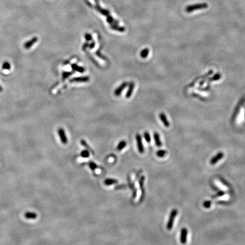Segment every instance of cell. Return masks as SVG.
Instances as JSON below:
<instances>
[{"instance_id": "ffe728a7", "label": "cell", "mask_w": 245, "mask_h": 245, "mask_svg": "<svg viewBox=\"0 0 245 245\" xmlns=\"http://www.w3.org/2000/svg\"><path fill=\"white\" fill-rule=\"evenodd\" d=\"M117 182H118L117 180L114 179H107L104 180V183L106 186H110L113 184L117 183Z\"/></svg>"}, {"instance_id": "8fae6325", "label": "cell", "mask_w": 245, "mask_h": 245, "mask_svg": "<svg viewBox=\"0 0 245 245\" xmlns=\"http://www.w3.org/2000/svg\"><path fill=\"white\" fill-rule=\"evenodd\" d=\"M145 177L144 176H141L140 177V179L139 180V186H140V188L141 190V192H142V197L140 198V200L141 199V201L143 200V199L144 198V195H145V190H144V180H145Z\"/></svg>"}, {"instance_id": "9c48e42d", "label": "cell", "mask_w": 245, "mask_h": 245, "mask_svg": "<svg viewBox=\"0 0 245 245\" xmlns=\"http://www.w3.org/2000/svg\"><path fill=\"white\" fill-rule=\"evenodd\" d=\"M90 80L89 76H82L78 77H74L70 80V83H81V82H87Z\"/></svg>"}, {"instance_id": "7402d4cb", "label": "cell", "mask_w": 245, "mask_h": 245, "mask_svg": "<svg viewBox=\"0 0 245 245\" xmlns=\"http://www.w3.org/2000/svg\"><path fill=\"white\" fill-rule=\"evenodd\" d=\"M26 217L29 219H35L37 217V214L35 213L28 212L26 213Z\"/></svg>"}, {"instance_id": "30bf717a", "label": "cell", "mask_w": 245, "mask_h": 245, "mask_svg": "<svg viewBox=\"0 0 245 245\" xmlns=\"http://www.w3.org/2000/svg\"><path fill=\"white\" fill-rule=\"evenodd\" d=\"M38 40V38L36 36L33 37L32 39H31L30 40L26 42L24 44V48L25 49H29L31 48L34 44H35Z\"/></svg>"}, {"instance_id": "52a82bcc", "label": "cell", "mask_w": 245, "mask_h": 245, "mask_svg": "<svg viewBox=\"0 0 245 245\" xmlns=\"http://www.w3.org/2000/svg\"><path fill=\"white\" fill-rule=\"evenodd\" d=\"M128 85V83L127 82H123L118 87H117L114 91V94L115 96L119 97L120 96L123 91L125 89V88Z\"/></svg>"}, {"instance_id": "f1b7e54d", "label": "cell", "mask_w": 245, "mask_h": 245, "mask_svg": "<svg viewBox=\"0 0 245 245\" xmlns=\"http://www.w3.org/2000/svg\"><path fill=\"white\" fill-rule=\"evenodd\" d=\"M89 166L91 170H92L93 171L95 170L96 169H97L98 168V166L96 163H94V162H90L89 163Z\"/></svg>"}, {"instance_id": "8992f818", "label": "cell", "mask_w": 245, "mask_h": 245, "mask_svg": "<svg viewBox=\"0 0 245 245\" xmlns=\"http://www.w3.org/2000/svg\"><path fill=\"white\" fill-rule=\"evenodd\" d=\"M57 133H58V134L60 137V139L61 143L64 144H66L68 143V139H67V137H66V135L65 130L62 128H60L57 130Z\"/></svg>"}, {"instance_id": "484cf974", "label": "cell", "mask_w": 245, "mask_h": 245, "mask_svg": "<svg viewBox=\"0 0 245 245\" xmlns=\"http://www.w3.org/2000/svg\"><path fill=\"white\" fill-rule=\"evenodd\" d=\"M225 194V192L223 191H219L218 192H217V194H216L215 195H213L212 196V198L213 199H215V198H217V197H220L221 196H223Z\"/></svg>"}, {"instance_id": "277c9868", "label": "cell", "mask_w": 245, "mask_h": 245, "mask_svg": "<svg viewBox=\"0 0 245 245\" xmlns=\"http://www.w3.org/2000/svg\"><path fill=\"white\" fill-rule=\"evenodd\" d=\"M136 140L137 142V148L139 153H143L144 152V147L143 146V140H142V137L140 134H137L136 135Z\"/></svg>"}, {"instance_id": "9a60e30c", "label": "cell", "mask_w": 245, "mask_h": 245, "mask_svg": "<svg viewBox=\"0 0 245 245\" xmlns=\"http://www.w3.org/2000/svg\"><path fill=\"white\" fill-rule=\"evenodd\" d=\"M111 29L112 30H114L115 31H119L120 33H123L125 31L126 29L124 27L119 26L118 25H111Z\"/></svg>"}, {"instance_id": "e0dca14e", "label": "cell", "mask_w": 245, "mask_h": 245, "mask_svg": "<svg viewBox=\"0 0 245 245\" xmlns=\"http://www.w3.org/2000/svg\"><path fill=\"white\" fill-rule=\"evenodd\" d=\"M80 143L82 145H83L84 147H86V149H87V150H88L89 151H90V152H91L93 154H94V152L93 151V149L91 148V147H89V145L87 144V143L84 140H81V141H80Z\"/></svg>"}, {"instance_id": "e575fe53", "label": "cell", "mask_w": 245, "mask_h": 245, "mask_svg": "<svg viewBox=\"0 0 245 245\" xmlns=\"http://www.w3.org/2000/svg\"><path fill=\"white\" fill-rule=\"evenodd\" d=\"M3 91V88H2V87L1 86V85H0V92H2Z\"/></svg>"}, {"instance_id": "7c38bea8", "label": "cell", "mask_w": 245, "mask_h": 245, "mask_svg": "<svg viewBox=\"0 0 245 245\" xmlns=\"http://www.w3.org/2000/svg\"><path fill=\"white\" fill-rule=\"evenodd\" d=\"M134 88V83L133 82H131L128 84V88L127 91L126 93V98H130L131 97L132 94H133Z\"/></svg>"}, {"instance_id": "3957f363", "label": "cell", "mask_w": 245, "mask_h": 245, "mask_svg": "<svg viewBox=\"0 0 245 245\" xmlns=\"http://www.w3.org/2000/svg\"><path fill=\"white\" fill-rule=\"evenodd\" d=\"M187 235H188V230L186 228H183L181 229L180 235V243L183 245H185L187 242Z\"/></svg>"}, {"instance_id": "44dd1931", "label": "cell", "mask_w": 245, "mask_h": 245, "mask_svg": "<svg viewBox=\"0 0 245 245\" xmlns=\"http://www.w3.org/2000/svg\"><path fill=\"white\" fill-rule=\"evenodd\" d=\"M167 153V151L165 150H160L157 151L156 154H157V157L162 158V157H164L166 155Z\"/></svg>"}, {"instance_id": "5bb4252c", "label": "cell", "mask_w": 245, "mask_h": 245, "mask_svg": "<svg viewBox=\"0 0 245 245\" xmlns=\"http://www.w3.org/2000/svg\"><path fill=\"white\" fill-rule=\"evenodd\" d=\"M159 116H160V118L161 121L162 122L163 125L166 127H169L170 126V123H169V121H168V120L167 119V117H166L165 114L163 113H160Z\"/></svg>"}, {"instance_id": "83f0119b", "label": "cell", "mask_w": 245, "mask_h": 245, "mask_svg": "<svg viewBox=\"0 0 245 245\" xmlns=\"http://www.w3.org/2000/svg\"><path fill=\"white\" fill-rule=\"evenodd\" d=\"M73 72H64L63 73L62 76H63V80H66V78H68L69 77H70L72 74Z\"/></svg>"}, {"instance_id": "f546056e", "label": "cell", "mask_w": 245, "mask_h": 245, "mask_svg": "<svg viewBox=\"0 0 245 245\" xmlns=\"http://www.w3.org/2000/svg\"><path fill=\"white\" fill-rule=\"evenodd\" d=\"M85 39H86V41L89 42V41H91L93 40V38H92V35L90 33H86L85 34Z\"/></svg>"}, {"instance_id": "836d02e7", "label": "cell", "mask_w": 245, "mask_h": 245, "mask_svg": "<svg viewBox=\"0 0 245 245\" xmlns=\"http://www.w3.org/2000/svg\"><path fill=\"white\" fill-rule=\"evenodd\" d=\"M95 46H96V43H95V42L93 41V42H91V43H90V44H89V48H90V49H93V48H94V47H95Z\"/></svg>"}, {"instance_id": "d6986e66", "label": "cell", "mask_w": 245, "mask_h": 245, "mask_svg": "<svg viewBox=\"0 0 245 245\" xmlns=\"http://www.w3.org/2000/svg\"><path fill=\"white\" fill-rule=\"evenodd\" d=\"M127 145V143L125 140H121L118 144L117 147V149L119 151L121 150L122 149H123L124 147H126Z\"/></svg>"}, {"instance_id": "6da1fadb", "label": "cell", "mask_w": 245, "mask_h": 245, "mask_svg": "<svg viewBox=\"0 0 245 245\" xmlns=\"http://www.w3.org/2000/svg\"><path fill=\"white\" fill-rule=\"evenodd\" d=\"M208 8V5L207 3H200L188 5L186 8V12L188 13L193 12L194 11L205 9Z\"/></svg>"}, {"instance_id": "d4e9b609", "label": "cell", "mask_w": 245, "mask_h": 245, "mask_svg": "<svg viewBox=\"0 0 245 245\" xmlns=\"http://www.w3.org/2000/svg\"><path fill=\"white\" fill-rule=\"evenodd\" d=\"M144 139H145V140H146V141L147 142V143H150V141H151V137H150V135L149 133L147 131H146V132H145L144 133Z\"/></svg>"}, {"instance_id": "ac0fdd59", "label": "cell", "mask_w": 245, "mask_h": 245, "mask_svg": "<svg viewBox=\"0 0 245 245\" xmlns=\"http://www.w3.org/2000/svg\"><path fill=\"white\" fill-rule=\"evenodd\" d=\"M149 49L147 48H144L143 49L141 52H140V56L143 58V59H145L147 58L149 55Z\"/></svg>"}, {"instance_id": "1f68e13d", "label": "cell", "mask_w": 245, "mask_h": 245, "mask_svg": "<svg viewBox=\"0 0 245 245\" xmlns=\"http://www.w3.org/2000/svg\"><path fill=\"white\" fill-rule=\"evenodd\" d=\"M96 55H97V56H98L99 57H100V59H102V60H106V57H105V56H104L103 55H102V54L99 52V51H97L96 52Z\"/></svg>"}, {"instance_id": "4316f807", "label": "cell", "mask_w": 245, "mask_h": 245, "mask_svg": "<svg viewBox=\"0 0 245 245\" xmlns=\"http://www.w3.org/2000/svg\"><path fill=\"white\" fill-rule=\"evenodd\" d=\"M212 205V201L211 200H207L203 202V206L205 208H209Z\"/></svg>"}, {"instance_id": "4fadbf2b", "label": "cell", "mask_w": 245, "mask_h": 245, "mask_svg": "<svg viewBox=\"0 0 245 245\" xmlns=\"http://www.w3.org/2000/svg\"><path fill=\"white\" fill-rule=\"evenodd\" d=\"M153 137L156 146L157 147H161L162 146V143L161 141L160 134L157 132H154L153 133Z\"/></svg>"}, {"instance_id": "603a6c76", "label": "cell", "mask_w": 245, "mask_h": 245, "mask_svg": "<svg viewBox=\"0 0 245 245\" xmlns=\"http://www.w3.org/2000/svg\"><path fill=\"white\" fill-rule=\"evenodd\" d=\"M81 156L83 158H88L90 156V153L89 151L88 150H84L83 151H82L80 154Z\"/></svg>"}, {"instance_id": "cb8c5ba5", "label": "cell", "mask_w": 245, "mask_h": 245, "mask_svg": "<svg viewBox=\"0 0 245 245\" xmlns=\"http://www.w3.org/2000/svg\"><path fill=\"white\" fill-rule=\"evenodd\" d=\"M2 68L3 70H10L11 68L10 64L8 61H5L2 64Z\"/></svg>"}, {"instance_id": "d6a6232c", "label": "cell", "mask_w": 245, "mask_h": 245, "mask_svg": "<svg viewBox=\"0 0 245 245\" xmlns=\"http://www.w3.org/2000/svg\"><path fill=\"white\" fill-rule=\"evenodd\" d=\"M89 43H88V42H86L85 43H84L83 45L82 46V51H85L87 48H89Z\"/></svg>"}, {"instance_id": "7a4b0ae2", "label": "cell", "mask_w": 245, "mask_h": 245, "mask_svg": "<svg viewBox=\"0 0 245 245\" xmlns=\"http://www.w3.org/2000/svg\"><path fill=\"white\" fill-rule=\"evenodd\" d=\"M178 211L177 209H173L171 211L169 220H168L167 225H166V228L168 230H170L173 228L174 221H175L176 216L178 215Z\"/></svg>"}, {"instance_id": "2e32d148", "label": "cell", "mask_w": 245, "mask_h": 245, "mask_svg": "<svg viewBox=\"0 0 245 245\" xmlns=\"http://www.w3.org/2000/svg\"><path fill=\"white\" fill-rule=\"evenodd\" d=\"M71 66H72V69L73 70L76 71V72H80L81 73H83L85 71V69L83 67L77 66L76 64H72Z\"/></svg>"}, {"instance_id": "4dcf8cb0", "label": "cell", "mask_w": 245, "mask_h": 245, "mask_svg": "<svg viewBox=\"0 0 245 245\" xmlns=\"http://www.w3.org/2000/svg\"><path fill=\"white\" fill-rule=\"evenodd\" d=\"M221 77V74L220 73H217V74H216L211 79H210V81H217V80H218L220 79Z\"/></svg>"}, {"instance_id": "ba28073f", "label": "cell", "mask_w": 245, "mask_h": 245, "mask_svg": "<svg viewBox=\"0 0 245 245\" xmlns=\"http://www.w3.org/2000/svg\"><path fill=\"white\" fill-rule=\"evenodd\" d=\"M224 157V153L223 152H219L215 156L212 157L210 161V163L211 165H214L217 163L218 161H220L222 158H223Z\"/></svg>"}, {"instance_id": "5b68a950", "label": "cell", "mask_w": 245, "mask_h": 245, "mask_svg": "<svg viewBox=\"0 0 245 245\" xmlns=\"http://www.w3.org/2000/svg\"><path fill=\"white\" fill-rule=\"evenodd\" d=\"M96 2V6H95V9L96 10H97L99 13H100L101 14H102L103 16H109L110 15V11L107 10V9H104L102 8L99 4V1L98 0H94Z\"/></svg>"}]
</instances>
